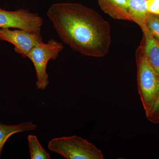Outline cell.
Segmentation results:
<instances>
[{
	"label": "cell",
	"instance_id": "cell-14",
	"mask_svg": "<svg viewBox=\"0 0 159 159\" xmlns=\"http://www.w3.org/2000/svg\"><path fill=\"white\" fill-rule=\"evenodd\" d=\"M146 1L148 12L159 15V0H146Z\"/></svg>",
	"mask_w": 159,
	"mask_h": 159
},
{
	"label": "cell",
	"instance_id": "cell-2",
	"mask_svg": "<svg viewBox=\"0 0 159 159\" xmlns=\"http://www.w3.org/2000/svg\"><path fill=\"white\" fill-rule=\"evenodd\" d=\"M138 91L145 113L159 93V75L147 61L140 44L136 52Z\"/></svg>",
	"mask_w": 159,
	"mask_h": 159
},
{
	"label": "cell",
	"instance_id": "cell-7",
	"mask_svg": "<svg viewBox=\"0 0 159 159\" xmlns=\"http://www.w3.org/2000/svg\"><path fill=\"white\" fill-rule=\"evenodd\" d=\"M143 37L141 45L144 56L159 75V43L154 38L145 24L141 27Z\"/></svg>",
	"mask_w": 159,
	"mask_h": 159
},
{
	"label": "cell",
	"instance_id": "cell-13",
	"mask_svg": "<svg viewBox=\"0 0 159 159\" xmlns=\"http://www.w3.org/2000/svg\"><path fill=\"white\" fill-rule=\"evenodd\" d=\"M145 115L150 122L155 124L159 123V93L150 109Z\"/></svg>",
	"mask_w": 159,
	"mask_h": 159
},
{
	"label": "cell",
	"instance_id": "cell-4",
	"mask_svg": "<svg viewBox=\"0 0 159 159\" xmlns=\"http://www.w3.org/2000/svg\"><path fill=\"white\" fill-rule=\"evenodd\" d=\"M64 48L63 45L55 39H51L47 43H39L33 47L28 54V57L34 65L36 72L38 89L44 90L49 84L47 65L50 60H55Z\"/></svg>",
	"mask_w": 159,
	"mask_h": 159
},
{
	"label": "cell",
	"instance_id": "cell-1",
	"mask_svg": "<svg viewBox=\"0 0 159 159\" xmlns=\"http://www.w3.org/2000/svg\"><path fill=\"white\" fill-rule=\"evenodd\" d=\"M47 15L60 38L72 50L95 57L108 53L110 26L94 9L80 3H57L49 8Z\"/></svg>",
	"mask_w": 159,
	"mask_h": 159
},
{
	"label": "cell",
	"instance_id": "cell-8",
	"mask_svg": "<svg viewBox=\"0 0 159 159\" xmlns=\"http://www.w3.org/2000/svg\"><path fill=\"white\" fill-rule=\"evenodd\" d=\"M100 9L115 20L131 21L126 0H97Z\"/></svg>",
	"mask_w": 159,
	"mask_h": 159
},
{
	"label": "cell",
	"instance_id": "cell-11",
	"mask_svg": "<svg viewBox=\"0 0 159 159\" xmlns=\"http://www.w3.org/2000/svg\"><path fill=\"white\" fill-rule=\"evenodd\" d=\"M28 139L31 159H51L50 154L43 148L36 136L29 135Z\"/></svg>",
	"mask_w": 159,
	"mask_h": 159
},
{
	"label": "cell",
	"instance_id": "cell-6",
	"mask_svg": "<svg viewBox=\"0 0 159 159\" xmlns=\"http://www.w3.org/2000/svg\"><path fill=\"white\" fill-rule=\"evenodd\" d=\"M0 40L12 44L15 52L26 58L31 49L43 41V38L41 34L30 33L22 29L0 28Z\"/></svg>",
	"mask_w": 159,
	"mask_h": 159
},
{
	"label": "cell",
	"instance_id": "cell-3",
	"mask_svg": "<svg viewBox=\"0 0 159 159\" xmlns=\"http://www.w3.org/2000/svg\"><path fill=\"white\" fill-rule=\"evenodd\" d=\"M48 148L67 159H103L102 152L95 145L76 135L52 139Z\"/></svg>",
	"mask_w": 159,
	"mask_h": 159
},
{
	"label": "cell",
	"instance_id": "cell-9",
	"mask_svg": "<svg viewBox=\"0 0 159 159\" xmlns=\"http://www.w3.org/2000/svg\"><path fill=\"white\" fill-rule=\"evenodd\" d=\"M37 125L31 122L8 125L0 122V158L3 147L7 140L14 134L35 130Z\"/></svg>",
	"mask_w": 159,
	"mask_h": 159
},
{
	"label": "cell",
	"instance_id": "cell-12",
	"mask_svg": "<svg viewBox=\"0 0 159 159\" xmlns=\"http://www.w3.org/2000/svg\"><path fill=\"white\" fill-rule=\"evenodd\" d=\"M145 25L154 38L159 43V15L149 13Z\"/></svg>",
	"mask_w": 159,
	"mask_h": 159
},
{
	"label": "cell",
	"instance_id": "cell-10",
	"mask_svg": "<svg viewBox=\"0 0 159 159\" xmlns=\"http://www.w3.org/2000/svg\"><path fill=\"white\" fill-rule=\"evenodd\" d=\"M131 21L140 27L145 24L149 13L147 10L146 0H126Z\"/></svg>",
	"mask_w": 159,
	"mask_h": 159
},
{
	"label": "cell",
	"instance_id": "cell-5",
	"mask_svg": "<svg viewBox=\"0 0 159 159\" xmlns=\"http://www.w3.org/2000/svg\"><path fill=\"white\" fill-rule=\"evenodd\" d=\"M43 20L41 16L28 9L8 11L0 9V28L20 29L41 34Z\"/></svg>",
	"mask_w": 159,
	"mask_h": 159
}]
</instances>
